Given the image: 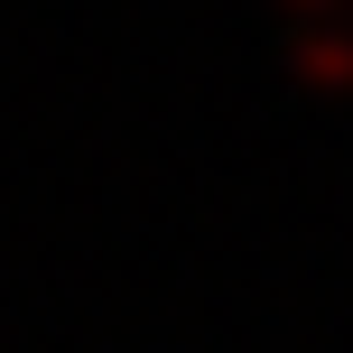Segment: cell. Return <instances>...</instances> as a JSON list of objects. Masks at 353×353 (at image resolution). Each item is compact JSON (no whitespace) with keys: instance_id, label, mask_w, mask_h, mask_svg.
Here are the masks:
<instances>
[{"instance_id":"1","label":"cell","mask_w":353,"mask_h":353,"mask_svg":"<svg viewBox=\"0 0 353 353\" xmlns=\"http://www.w3.org/2000/svg\"><path fill=\"white\" fill-rule=\"evenodd\" d=\"M298 19V84L353 103V0H279Z\"/></svg>"}]
</instances>
